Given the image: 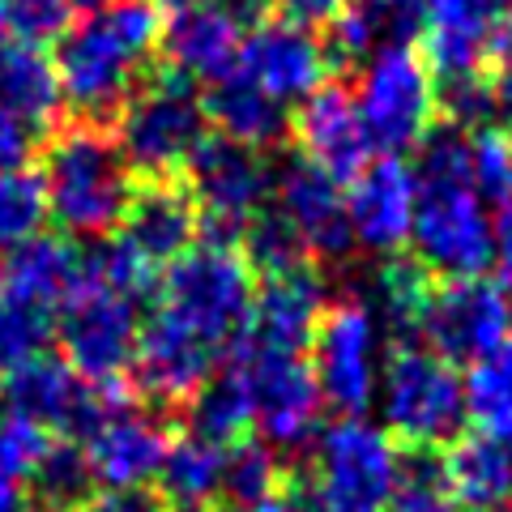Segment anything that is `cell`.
<instances>
[{
	"label": "cell",
	"instance_id": "obj_48",
	"mask_svg": "<svg viewBox=\"0 0 512 512\" xmlns=\"http://www.w3.org/2000/svg\"><path fill=\"white\" fill-rule=\"evenodd\" d=\"M154 5H158V9H171V13H175V9H184V5H197V0H154Z\"/></svg>",
	"mask_w": 512,
	"mask_h": 512
},
{
	"label": "cell",
	"instance_id": "obj_50",
	"mask_svg": "<svg viewBox=\"0 0 512 512\" xmlns=\"http://www.w3.org/2000/svg\"><path fill=\"white\" fill-rule=\"evenodd\" d=\"M500 512H512V504H508V508H500Z\"/></svg>",
	"mask_w": 512,
	"mask_h": 512
},
{
	"label": "cell",
	"instance_id": "obj_11",
	"mask_svg": "<svg viewBox=\"0 0 512 512\" xmlns=\"http://www.w3.org/2000/svg\"><path fill=\"white\" fill-rule=\"evenodd\" d=\"M188 192L197 201L201 227L214 244H239L248 222L265 210V197L274 188V175L265 171L261 150L239 146L222 133H205L197 150L188 154Z\"/></svg>",
	"mask_w": 512,
	"mask_h": 512
},
{
	"label": "cell",
	"instance_id": "obj_3",
	"mask_svg": "<svg viewBox=\"0 0 512 512\" xmlns=\"http://www.w3.org/2000/svg\"><path fill=\"white\" fill-rule=\"evenodd\" d=\"M163 39V18L154 0H111L107 9L86 13L82 26L56 39V86L60 103L86 124L116 120Z\"/></svg>",
	"mask_w": 512,
	"mask_h": 512
},
{
	"label": "cell",
	"instance_id": "obj_41",
	"mask_svg": "<svg viewBox=\"0 0 512 512\" xmlns=\"http://www.w3.org/2000/svg\"><path fill=\"white\" fill-rule=\"evenodd\" d=\"M39 141H43V128L13 116V111H0V171H22L35 158Z\"/></svg>",
	"mask_w": 512,
	"mask_h": 512
},
{
	"label": "cell",
	"instance_id": "obj_10",
	"mask_svg": "<svg viewBox=\"0 0 512 512\" xmlns=\"http://www.w3.org/2000/svg\"><path fill=\"white\" fill-rule=\"evenodd\" d=\"M308 363L320 402L342 419H363L380 384V320L367 299L325 303L308 342Z\"/></svg>",
	"mask_w": 512,
	"mask_h": 512
},
{
	"label": "cell",
	"instance_id": "obj_9",
	"mask_svg": "<svg viewBox=\"0 0 512 512\" xmlns=\"http://www.w3.org/2000/svg\"><path fill=\"white\" fill-rule=\"evenodd\" d=\"M116 120L120 154L146 180H175V171H184L188 154L197 150L205 124H210L192 82L171 69L141 82Z\"/></svg>",
	"mask_w": 512,
	"mask_h": 512
},
{
	"label": "cell",
	"instance_id": "obj_22",
	"mask_svg": "<svg viewBox=\"0 0 512 512\" xmlns=\"http://www.w3.org/2000/svg\"><path fill=\"white\" fill-rule=\"evenodd\" d=\"M167 427L146 410H133L116 402L99 423L86 431V461L94 470V483L103 487H146L158 478L167 453Z\"/></svg>",
	"mask_w": 512,
	"mask_h": 512
},
{
	"label": "cell",
	"instance_id": "obj_44",
	"mask_svg": "<svg viewBox=\"0 0 512 512\" xmlns=\"http://www.w3.org/2000/svg\"><path fill=\"white\" fill-rule=\"evenodd\" d=\"M491 265L500 269L504 291H512V197L500 201V214L491 218Z\"/></svg>",
	"mask_w": 512,
	"mask_h": 512
},
{
	"label": "cell",
	"instance_id": "obj_1",
	"mask_svg": "<svg viewBox=\"0 0 512 512\" xmlns=\"http://www.w3.org/2000/svg\"><path fill=\"white\" fill-rule=\"evenodd\" d=\"M252 265L231 244L205 239L167 265L158 303L137 338V384L158 402H188L214 376L222 350L248 325Z\"/></svg>",
	"mask_w": 512,
	"mask_h": 512
},
{
	"label": "cell",
	"instance_id": "obj_28",
	"mask_svg": "<svg viewBox=\"0 0 512 512\" xmlns=\"http://www.w3.org/2000/svg\"><path fill=\"white\" fill-rule=\"evenodd\" d=\"M184 423H188V436H197V440L214 444V448H227L235 440H244L248 427L256 423L244 376H239L235 367L222 372V376H210L197 393L188 397Z\"/></svg>",
	"mask_w": 512,
	"mask_h": 512
},
{
	"label": "cell",
	"instance_id": "obj_29",
	"mask_svg": "<svg viewBox=\"0 0 512 512\" xmlns=\"http://www.w3.org/2000/svg\"><path fill=\"white\" fill-rule=\"evenodd\" d=\"M158 483H163V504L180 512L214 504V495H222V448L197 436L171 440L158 466Z\"/></svg>",
	"mask_w": 512,
	"mask_h": 512
},
{
	"label": "cell",
	"instance_id": "obj_6",
	"mask_svg": "<svg viewBox=\"0 0 512 512\" xmlns=\"http://www.w3.org/2000/svg\"><path fill=\"white\" fill-rule=\"evenodd\" d=\"M376 397L384 427L410 448H440L466 423V384L453 363L414 342H402L384 359Z\"/></svg>",
	"mask_w": 512,
	"mask_h": 512
},
{
	"label": "cell",
	"instance_id": "obj_4",
	"mask_svg": "<svg viewBox=\"0 0 512 512\" xmlns=\"http://www.w3.org/2000/svg\"><path fill=\"white\" fill-rule=\"evenodd\" d=\"M39 180L47 192V214L64 235L99 239L120 227L133 197V167L120 154V141L103 124L77 120L47 141Z\"/></svg>",
	"mask_w": 512,
	"mask_h": 512
},
{
	"label": "cell",
	"instance_id": "obj_39",
	"mask_svg": "<svg viewBox=\"0 0 512 512\" xmlns=\"http://www.w3.org/2000/svg\"><path fill=\"white\" fill-rule=\"evenodd\" d=\"M69 18H73L69 0H5L0 26L13 35V43L43 47L69 30Z\"/></svg>",
	"mask_w": 512,
	"mask_h": 512
},
{
	"label": "cell",
	"instance_id": "obj_40",
	"mask_svg": "<svg viewBox=\"0 0 512 512\" xmlns=\"http://www.w3.org/2000/svg\"><path fill=\"white\" fill-rule=\"evenodd\" d=\"M483 73H487V86H491V103L512 116V18L491 35Z\"/></svg>",
	"mask_w": 512,
	"mask_h": 512
},
{
	"label": "cell",
	"instance_id": "obj_7",
	"mask_svg": "<svg viewBox=\"0 0 512 512\" xmlns=\"http://www.w3.org/2000/svg\"><path fill=\"white\" fill-rule=\"evenodd\" d=\"M397 483V448L384 427L338 419L316 431L312 474H303L316 512H389Z\"/></svg>",
	"mask_w": 512,
	"mask_h": 512
},
{
	"label": "cell",
	"instance_id": "obj_13",
	"mask_svg": "<svg viewBox=\"0 0 512 512\" xmlns=\"http://www.w3.org/2000/svg\"><path fill=\"white\" fill-rule=\"evenodd\" d=\"M419 333L427 338V350H436L440 359L478 363L508 346L512 303L504 286L483 274L444 278V286H431Z\"/></svg>",
	"mask_w": 512,
	"mask_h": 512
},
{
	"label": "cell",
	"instance_id": "obj_17",
	"mask_svg": "<svg viewBox=\"0 0 512 512\" xmlns=\"http://www.w3.org/2000/svg\"><path fill=\"white\" fill-rule=\"evenodd\" d=\"M248 26L244 13L222 0H197L171 13L163 22V39L158 52L167 56V69L188 77V82H218L235 69L239 43H244Z\"/></svg>",
	"mask_w": 512,
	"mask_h": 512
},
{
	"label": "cell",
	"instance_id": "obj_43",
	"mask_svg": "<svg viewBox=\"0 0 512 512\" xmlns=\"http://www.w3.org/2000/svg\"><path fill=\"white\" fill-rule=\"evenodd\" d=\"M286 22H295V26H329L338 13L346 9V0H269Z\"/></svg>",
	"mask_w": 512,
	"mask_h": 512
},
{
	"label": "cell",
	"instance_id": "obj_38",
	"mask_svg": "<svg viewBox=\"0 0 512 512\" xmlns=\"http://www.w3.org/2000/svg\"><path fill=\"white\" fill-rule=\"evenodd\" d=\"M470 175L483 197L508 201L512 197V133L478 124L470 133Z\"/></svg>",
	"mask_w": 512,
	"mask_h": 512
},
{
	"label": "cell",
	"instance_id": "obj_21",
	"mask_svg": "<svg viewBox=\"0 0 512 512\" xmlns=\"http://www.w3.org/2000/svg\"><path fill=\"white\" fill-rule=\"evenodd\" d=\"M512 18V0H427V69L440 82L478 77L491 35Z\"/></svg>",
	"mask_w": 512,
	"mask_h": 512
},
{
	"label": "cell",
	"instance_id": "obj_25",
	"mask_svg": "<svg viewBox=\"0 0 512 512\" xmlns=\"http://www.w3.org/2000/svg\"><path fill=\"white\" fill-rule=\"evenodd\" d=\"M82 261L86 252H77L64 235H30L0 261V291L60 308V299L82 278Z\"/></svg>",
	"mask_w": 512,
	"mask_h": 512
},
{
	"label": "cell",
	"instance_id": "obj_35",
	"mask_svg": "<svg viewBox=\"0 0 512 512\" xmlns=\"http://www.w3.org/2000/svg\"><path fill=\"white\" fill-rule=\"evenodd\" d=\"M52 333H56V308L0 291V376L13 372L26 359L43 355Z\"/></svg>",
	"mask_w": 512,
	"mask_h": 512
},
{
	"label": "cell",
	"instance_id": "obj_46",
	"mask_svg": "<svg viewBox=\"0 0 512 512\" xmlns=\"http://www.w3.org/2000/svg\"><path fill=\"white\" fill-rule=\"evenodd\" d=\"M184 512H269L265 504H256V508H244V504H222V508H214V504H205V508H184Z\"/></svg>",
	"mask_w": 512,
	"mask_h": 512
},
{
	"label": "cell",
	"instance_id": "obj_32",
	"mask_svg": "<svg viewBox=\"0 0 512 512\" xmlns=\"http://www.w3.org/2000/svg\"><path fill=\"white\" fill-rule=\"evenodd\" d=\"M30 483L39 491V504L56 512H77L94 495V470L82 444H47L43 457L30 466Z\"/></svg>",
	"mask_w": 512,
	"mask_h": 512
},
{
	"label": "cell",
	"instance_id": "obj_5",
	"mask_svg": "<svg viewBox=\"0 0 512 512\" xmlns=\"http://www.w3.org/2000/svg\"><path fill=\"white\" fill-rule=\"evenodd\" d=\"M137 295L107 282L82 261V278L60 299L56 338L64 346V363L90 384H116L137 359L141 316Z\"/></svg>",
	"mask_w": 512,
	"mask_h": 512
},
{
	"label": "cell",
	"instance_id": "obj_36",
	"mask_svg": "<svg viewBox=\"0 0 512 512\" xmlns=\"http://www.w3.org/2000/svg\"><path fill=\"white\" fill-rule=\"evenodd\" d=\"M47 218V192L39 171H0V256L39 235Z\"/></svg>",
	"mask_w": 512,
	"mask_h": 512
},
{
	"label": "cell",
	"instance_id": "obj_49",
	"mask_svg": "<svg viewBox=\"0 0 512 512\" xmlns=\"http://www.w3.org/2000/svg\"><path fill=\"white\" fill-rule=\"evenodd\" d=\"M22 512H56V508H47V504H35V508H22Z\"/></svg>",
	"mask_w": 512,
	"mask_h": 512
},
{
	"label": "cell",
	"instance_id": "obj_37",
	"mask_svg": "<svg viewBox=\"0 0 512 512\" xmlns=\"http://www.w3.org/2000/svg\"><path fill=\"white\" fill-rule=\"evenodd\" d=\"M244 248H248L244 261L252 269H261V274H278V269H291V265L303 261V244H299L291 222L282 218V210L256 214L248 222V231H244Z\"/></svg>",
	"mask_w": 512,
	"mask_h": 512
},
{
	"label": "cell",
	"instance_id": "obj_15",
	"mask_svg": "<svg viewBox=\"0 0 512 512\" xmlns=\"http://www.w3.org/2000/svg\"><path fill=\"white\" fill-rule=\"evenodd\" d=\"M235 69L286 107V103H303L316 86H325L329 52L325 39H316L308 26L274 18V22H256L244 35Z\"/></svg>",
	"mask_w": 512,
	"mask_h": 512
},
{
	"label": "cell",
	"instance_id": "obj_16",
	"mask_svg": "<svg viewBox=\"0 0 512 512\" xmlns=\"http://www.w3.org/2000/svg\"><path fill=\"white\" fill-rule=\"evenodd\" d=\"M278 210L295 227L303 252L320 256V261H346L355 252V231H350L342 184L329 171H320L308 158H291L278 171Z\"/></svg>",
	"mask_w": 512,
	"mask_h": 512
},
{
	"label": "cell",
	"instance_id": "obj_24",
	"mask_svg": "<svg viewBox=\"0 0 512 512\" xmlns=\"http://www.w3.org/2000/svg\"><path fill=\"white\" fill-rule=\"evenodd\" d=\"M201 107H205V120L214 124V133L239 141V146H252V150L274 146V141L286 137V128H291L286 107L278 99H269L261 86H252L239 69L210 82Z\"/></svg>",
	"mask_w": 512,
	"mask_h": 512
},
{
	"label": "cell",
	"instance_id": "obj_33",
	"mask_svg": "<svg viewBox=\"0 0 512 512\" xmlns=\"http://www.w3.org/2000/svg\"><path fill=\"white\" fill-rule=\"evenodd\" d=\"M278 491H282L278 448H269L261 440H248V436L222 448V495H227L231 504L256 508Z\"/></svg>",
	"mask_w": 512,
	"mask_h": 512
},
{
	"label": "cell",
	"instance_id": "obj_14",
	"mask_svg": "<svg viewBox=\"0 0 512 512\" xmlns=\"http://www.w3.org/2000/svg\"><path fill=\"white\" fill-rule=\"evenodd\" d=\"M0 397H5V414L13 419H26L43 431H69V436H86L111 406L124 402L116 384H90L64 359L47 355H35L5 372Z\"/></svg>",
	"mask_w": 512,
	"mask_h": 512
},
{
	"label": "cell",
	"instance_id": "obj_27",
	"mask_svg": "<svg viewBox=\"0 0 512 512\" xmlns=\"http://www.w3.org/2000/svg\"><path fill=\"white\" fill-rule=\"evenodd\" d=\"M60 107V86H56V69L39 47L26 43H0V111L30 120L43 128L56 120Z\"/></svg>",
	"mask_w": 512,
	"mask_h": 512
},
{
	"label": "cell",
	"instance_id": "obj_18",
	"mask_svg": "<svg viewBox=\"0 0 512 512\" xmlns=\"http://www.w3.org/2000/svg\"><path fill=\"white\" fill-rule=\"evenodd\" d=\"M291 133L299 141V154L316 163L320 171H329L338 184L355 180V175L372 163V141L359 120L355 94L346 86H316L308 99L299 103Z\"/></svg>",
	"mask_w": 512,
	"mask_h": 512
},
{
	"label": "cell",
	"instance_id": "obj_20",
	"mask_svg": "<svg viewBox=\"0 0 512 512\" xmlns=\"http://www.w3.org/2000/svg\"><path fill=\"white\" fill-rule=\"evenodd\" d=\"M350 231L355 248L393 256L397 248L410 244V222H414V171L397 154L372 158L346 197Z\"/></svg>",
	"mask_w": 512,
	"mask_h": 512
},
{
	"label": "cell",
	"instance_id": "obj_23",
	"mask_svg": "<svg viewBox=\"0 0 512 512\" xmlns=\"http://www.w3.org/2000/svg\"><path fill=\"white\" fill-rule=\"evenodd\" d=\"M197 231H201L197 201H192L188 184L180 180H146L141 188H133L128 210L120 218V244L133 256H141L150 269L184 256Z\"/></svg>",
	"mask_w": 512,
	"mask_h": 512
},
{
	"label": "cell",
	"instance_id": "obj_51",
	"mask_svg": "<svg viewBox=\"0 0 512 512\" xmlns=\"http://www.w3.org/2000/svg\"><path fill=\"white\" fill-rule=\"evenodd\" d=\"M508 338H512V333H508Z\"/></svg>",
	"mask_w": 512,
	"mask_h": 512
},
{
	"label": "cell",
	"instance_id": "obj_8",
	"mask_svg": "<svg viewBox=\"0 0 512 512\" xmlns=\"http://www.w3.org/2000/svg\"><path fill=\"white\" fill-rule=\"evenodd\" d=\"M355 107L372 150L380 154L414 150L436 128V107H440L436 77H431L427 60L410 43H384L363 64Z\"/></svg>",
	"mask_w": 512,
	"mask_h": 512
},
{
	"label": "cell",
	"instance_id": "obj_47",
	"mask_svg": "<svg viewBox=\"0 0 512 512\" xmlns=\"http://www.w3.org/2000/svg\"><path fill=\"white\" fill-rule=\"evenodd\" d=\"M69 5H73V13H99L111 5V0H69Z\"/></svg>",
	"mask_w": 512,
	"mask_h": 512
},
{
	"label": "cell",
	"instance_id": "obj_31",
	"mask_svg": "<svg viewBox=\"0 0 512 512\" xmlns=\"http://www.w3.org/2000/svg\"><path fill=\"white\" fill-rule=\"evenodd\" d=\"M466 384V414L487 436L512 440V346L470 363Z\"/></svg>",
	"mask_w": 512,
	"mask_h": 512
},
{
	"label": "cell",
	"instance_id": "obj_45",
	"mask_svg": "<svg viewBox=\"0 0 512 512\" xmlns=\"http://www.w3.org/2000/svg\"><path fill=\"white\" fill-rule=\"evenodd\" d=\"M22 478H26V470L9 457V448L0 444V512H22Z\"/></svg>",
	"mask_w": 512,
	"mask_h": 512
},
{
	"label": "cell",
	"instance_id": "obj_42",
	"mask_svg": "<svg viewBox=\"0 0 512 512\" xmlns=\"http://www.w3.org/2000/svg\"><path fill=\"white\" fill-rule=\"evenodd\" d=\"M77 512H167V504L146 487H107L103 495H90Z\"/></svg>",
	"mask_w": 512,
	"mask_h": 512
},
{
	"label": "cell",
	"instance_id": "obj_19",
	"mask_svg": "<svg viewBox=\"0 0 512 512\" xmlns=\"http://www.w3.org/2000/svg\"><path fill=\"white\" fill-rule=\"evenodd\" d=\"M320 312H325V278L299 261L278 274H265L261 291L252 295L248 325L235 342L265 350H308Z\"/></svg>",
	"mask_w": 512,
	"mask_h": 512
},
{
	"label": "cell",
	"instance_id": "obj_2",
	"mask_svg": "<svg viewBox=\"0 0 512 512\" xmlns=\"http://www.w3.org/2000/svg\"><path fill=\"white\" fill-rule=\"evenodd\" d=\"M414 150V261L440 278L483 274L491 265V214L470 175V133L461 124H440Z\"/></svg>",
	"mask_w": 512,
	"mask_h": 512
},
{
	"label": "cell",
	"instance_id": "obj_12",
	"mask_svg": "<svg viewBox=\"0 0 512 512\" xmlns=\"http://www.w3.org/2000/svg\"><path fill=\"white\" fill-rule=\"evenodd\" d=\"M235 372L252 397V419L269 448H303L320 431V389L308 350H265L235 342Z\"/></svg>",
	"mask_w": 512,
	"mask_h": 512
},
{
	"label": "cell",
	"instance_id": "obj_26",
	"mask_svg": "<svg viewBox=\"0 0 512 512\" xmlns=\"http://www.w3.org/2000/svg\"><path fill=\"white\" fill-rule=\"evenodd\" d=\"M453 500L470 512H500L512 504V440L500 436H466L444 457Z\"/></svg>",
	"mask_w": 512,
	"mask_h": 512
},
{
	"label": "cell",
	"instance_id": "obj_30",
	"mask_svg": "<svg viewBox=\"0 0 512 512\" xmlns=\"http://www.w3.org/2000/svg\"><path fill=\"white\" fill-rule=\"evenodd\" d=\"M427 295H431V282H427V269L419 261H384L372 278V303L367 308L376 312L380 325H389L393 333H419V320L427 308Z\"/></svg>",
	"mask_w": 512,
	"mask_h": 512
},
{
	"label": "cell",
	"instance_id": "obj_34",
	"mask_svg": "<svg viewBox=\"0 0 512 512\" xmlns=\"http://www.w3.org/2000/svg\"><path fill=\"white\" fill-rule=\"evenodd\" d=\"M389 512H457L444 457L436 448H406V453H397V483H393Z\"/></svg>",
	"mask_w": 512,
	"mask_h": 512
}]
</instances>
